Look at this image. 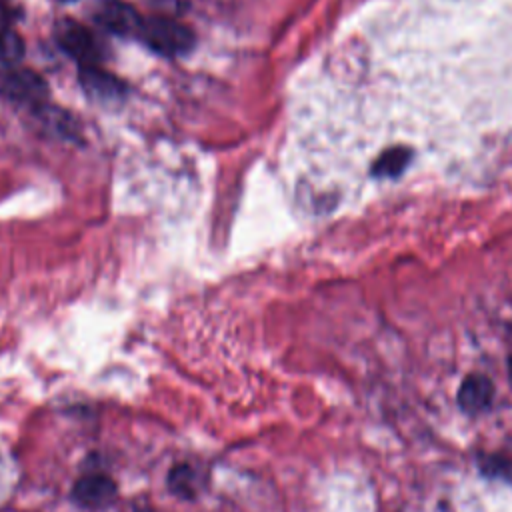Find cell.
<instances>
[{"label":"cell","instance_id":"1","mask_svg":"<svg viewBox=\"0 0 512 512\" xmlns=\"http://www.w3.org/2000/svg\"><path fill=\"white\" fill-rule=\"evenodd\" d=\"M138 38L150 50H154L156 54L166 56V58L184 56L196 46L194 32L170 16L144 18Z\"/></svg>","mask_w":512,"mask_h":512},{"label":"cell","instance_id":"2","mask_svg":"<svg viewBox=\"0 0 512 512\" xmlns=\"http://www.w3.org/2000/svg\"><path fill=\"white\" fill-rule=\"evenodd\" d=\"M54 38L56 44L74 60H78L80 66L100 64L104 50L98 42V38L82 24L70 18H62L54 26Z\"/></svg>","mask_w":512,"mask_h":512},{"label":"cell","instance_id":"3","mask_svg":"<svg viewBox=\"0 0 512 512\" xmlns=\"http://www.w3.org/2000/svg\"><path fill=\"white\" fill-rule=\"evenodd\" d=\"M0 94L18 106L40 108L48 98V84L32 70L0 72Z\"/></svg>","mask_w":512,"mask_h":512},{"label":"cell","instance_id":"4","mask_svg":"<svg viewBox=\"0 0 512 512\" xmlns=\"http://www.w3.org/2000/svg\"><path fill=\"white\" fill-rule=\"evenodd\" d=\"M92 18L96 24H100L104 30L116 34V36H138L142 26V16L126 2L122 0H96Z\"/></svg>","mask_w":512,"mask_h":512},{"label":"cell","instance_id":"5","mask_svg":"<svg viewBox=\"0 0 512 512\" xmlns=\"http://www.w3.org/2000/svg\"><path fill=\"white\" fill-rule=\"evenodd\" d=\"M72 498L76 504L84 508H92V510L104 508L116 498V484L112 482L110 476L88 474L74 484Z\"/></svg>","mask_w":512,"mask_h":512},{"label":"cell","instance_id":"6","mask_svg":"<svg viewBox=\"0 0 512 512\" xmlns=\"http://www.w3.org/2000/svg\"><path fill=\"white\" fill-rule=\"evenodd\" d=\"M494 400V384L484 374H468L458 388V406L462 412L476 416L486 412Z\"/></svg>","mask_w":512,"mask_h":512},{"label":"cell","instance_id":"7","mask_svg":"<svg viewBox=\"0 0 512 512\" xmlns=\"http://www.w3.org/2000/svg\"><path fill=\"white\" fill-rule=\"evenodd\" d=\"M80 82L86 94L98 102H116L124 94L122 82L110 72L102 70L100 64L80 66Z\"/></svg>","mask_w":512,"mask_h":512},{"label":"cell","instance_id":"8","mask_svg":"<svg viewBox=\"0 0 512 512\" xmlns=\"http://www.w3.org/2000/svg\"><path fill=\"white\" fill-rule=\"evenodd\" d=\"M24 56V42L20 34L6 22L0 20V64L14 66Z\"/></svg>","mask_w":512,"mask_h":512},{"label":"cell","instance_id":"9","mask_svg":"<svg viewBox=\"0 0 512 512\" xmlns=\"http://www.w3.org/2000/svg\"><path fill=\"white\" fill-rule=\"evenodd\" d=\"M168 484H170L172 492L190 498L194 494L196 474L190 466H176V468H172V472L168 476Z\"/></svg>","mask_w":512,"mask_h":512},{"label":"cell","instance_id":"10","mask_svg":"<svg viewBox=\"0 0 512 512\" xmlns=\"http://www.w3.org/2000/svg\"><path fill=\"white\" fill-rule=\"evenodd\" d=\"M480 468H482V474H486L490 478H510V472H512V464L506 458H502L500 454L482 458Z\"/></svg>","mask_w":512,"mask_h":512},{"label":"cell","instance_id":"11","mask_svg":"<svg viewBox=\"0 0 512 512\" xmlns=\"http://www.w3.org/2000/svg\"><path fill=\"white\" fill-rule=\"evenodd\" d=\"M408 154L402 150H390L386 152L378 162H376V172L378 174H396L398 170H402V166L406 164Z\"/></svg>","mask_w":512,"mask_h":512},{"label":"cell","instance_id":"12","mask_svg":"<svg viewBox=\"0 0 512 512\" xmlns=\"http://www.w3.org/2000/svg\"><path fill=\"white\" fill-rule=\"evenodd\" d=\"M508 380H510V386H512V358L508 360Z\"/></svg>","mask_w":512,"mask_h":512},{"label":"cell","instance_id":"13","mask_svg":"<svg viewBox=\"0 0 512 512\" xmlns=\"http://www.w3.org/2000/svg\"><path fill=\"white\" fill-rule=\"evenodd\" d=\"M4 6H6V0H0V12H6Z\"/></svg>","mask_w":512,"mask_h":512},{"label":"cell","instance_id":"14","mask_svg":"<svg viewBox=\"0 0 512 512\" xmlns=\"http://www.w3.org/2000/svg\"><path fill=\"white\" fill-rule=\"evenodd\" d=\"M58 2H74V0H58Z\"/></svg>","mask_w":512,"mask_h":512}]
</instances>
